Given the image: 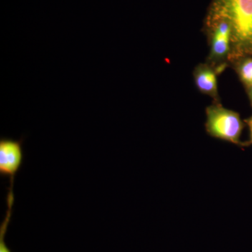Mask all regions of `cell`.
I'll return each mask as SVG.
<instances>
[{
    "instance_id": "cell-9",
    "label": "cell",
    "mask_w": 252,
    "mask_h": 252,
    "mask_svg": "<svg viewBox=\"0 0 252 252\" xmlns=\"http://www.w3.org/2000/svg\"><path fill=\"white\" fill-rule=\"evenodd\" d=\"M251 94H252V92H251Z\"/></svg>"
},
{
    "instance_id": "cell-2",
    "label": "cell",
    "mask_w": 252,
    "mask_h": 252,
    "mask_svg": "<svg viewBox=\"0 0 252 252\" xmlns=\"http://www.w3.org/2000/svg\"><path fill=\"white\" fill-rule=\"evenodd\" d=\"M206 128L210 135L231 143L240 144L243 123L238 113L219 106L207 109Z\"/></svg>"
},
{
    "instance_id": "cell-5",
    "label": "cell",
    "mask_w": 252,
    "mask_h": 252,
    "mask_svg": "<svg viewBox=\"0 0 252 252\" xmlns=\"http://www.w3.org/2000/svg\"><path fill=\"white\" fill-rule=\"evenodd\" d=\"M195 82L198 89L205 94H212L216 91L217 77L211 69H200L195 75Z\"/></svg>"
},
{
    "instance_id": "cell-8",
    "label": "cell",
    "mask_w": 252,
    "mask_h": 252,
    "mask_svg": "<svg viewBox=\"0 0 252 252\" xmlns=\"http://www.w3.org/2000/svg\"><path fill=\"white\" fill-rule=\"evenodd\" d=\"M249 128H250V137H251V142H252V117L248 121Z\"/></svg>"
},
{
    "instance_id": "cell-1",
    "label": "cell",
    "mask_w": 252,
    "mask_h": 252,
    "mask_svg": "<svg viewBox=\"0 0 252 252\" xmlns=\"http://www.w3.org/2000/svg\"><path fill=\"white\" fill-rule=\"evenodd\" d=\"M210 23L225 21L230 25L232 36L244 44H252V0H214Z\"/></svg>"
},
{
    "instance_id": "cell-6",
    "label": "cell",
    "mask_w": 252,
    "mask_h": 252,
    "mask_svg": "<svg viewBox=\"0 0 252 252\" xmlns=\"http://www.w3.org/2000/svg\"><path fill=\"white\" fill-rule=\"evenodd\" d=\"M14 203V195L13 190L8 192L6 197V203H7V211L6 217L0 226V252H11L9 248L6 246L5 243V234L7 230L10 220H11V214H12V207Z\"/></svg>"
},
{
    "instance_id": "cell-7",
    "label": "cell",
    "mask_w": 252,
    "mask_h": 252,
    "mask_svg": "<svg viewBox=\"0 0 252 252\" xmlns=\"http://www.w3.org/2000/svg\"><path fill=\"white\" fill-rule=\"evenodd\" d=\"M240 74L244 82L252 85V59L244 61L240 66Z\"/></svg>"
},
{
    "instance_id": "cell-4",
    "label": "cell",
    "mask_w": 252,
    "mask_h": 252,
    "mask_svg": "<svg viewBox=\"0 0 252 252\" xmlns=\"http://www.w3.org/2000/svg\"><path fill=\"white\" fill-rule=\"evenodd\" d=\"M212 24L215 26L212 52L216 56H224L229 49L230 37H232L231 28L225 21H215Z\"/></svg>"
},
{
    "instance_id": "cell-3",
    "label": "cell",
    "mask_w": 252,
    "mask_h": 252,
    "mask_svg": "<svg viewBox=\"0 0 252 252\" xmlns=\"http://www.w3.org/2000/svg\"><path fill=\"white\" fill-rule=\"evenodd\" d=\"M24 158L23 140L10 138L0 140V175L14 182L15 177L22 165Z\"/></svg>"
}]
</instances>
